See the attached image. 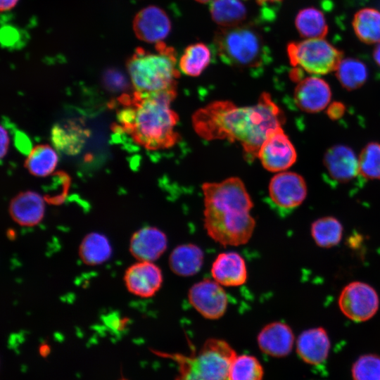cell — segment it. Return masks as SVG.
Masks as SVG:
<instances>
[{
    "instance_id": "6da1fadb",
    "label": "cell",
    "mask_w": 380,
    "mask_h": 380,
    "mask_svg": "<svg viewBox=\"0 0 380 380\" xmlns=\"http://www.w3.org/2000/svg\"><path fill=\"white\" fill-rule=\"evenodd\" d=\"M284 120L281 110L266 92L250 106H238L228 101L212 102L198 109L191 119L194 130L205 140L239 142L248 161L258 158L267 137L281 127Z\"/></svg>"
},
{
    "instance_id": "7a4b0ae2",
    "label": "cell",
    "mask_w": 380,
    "mask_h": 380,
    "mask_svg": "<svg viewBox=\"0 0 380 380\" xmlns=\"http://www.w3.org/2000/svg\"><path fill=\"white\" fill-rule=\"evenodd\" d=\"M204 201L203 226L215 242L240 246L251 238L255 220L251 215L253 203L243 182L230 177L202 186Z\"/></svg>"
},
{
    "instance_id": "3957f363",
    "label": "cell",
    "mask_w": 380,
    "mask_h": 380,
    "mask_svg": "<svg viewBox=\"0 0 380 380\" xmlns=\"http://www.w3.org/2000/svg\"><path fill=\"white\" fill-rule=\"evenodd\" d=\"M176 96L177 89L122 95L120 127L147 150L171 148L180 139L175 130L179 116L170 106Z\"/></svg>"
},
{
    "instance_id": "277c9868",
    "label": "cell",
    "mask_w": 380,
    "mask_h": 380,
    "mask_svg": "<svg viewBox=\"0 0 380 380\" xmlns=\"http://www.w3.org/2000/svg\"><path fill=\"white\" fill-rule=\"evenodd\" d=\"M213 47L222 62L234 68L258 72L270 61V51L262 34L253 25L220 27Z\"/></svg>"
},
{
    "instance_id": "5b68a950",
    "label": "cell",
    "mask_w": 380,
    "mask_h": 380,
    "mask_svg": "<svg viewBox=\"0 0 380 380\" xmlns=\"http://www.w3.org/2000/svg\"><path fill=\"white\" fill-rule=\"evenodd\" d=\"M176 64L175 50L160 42L152 51L137 48L126 66L134 91L152 93L177 89L179 72Z\"/></svg>"
},
{
    "instance_id": "8992f818",
    "label": "cell",
    "mask_w": 380,
    "mask_h": 380,
    "mask_svg": "<svg viewBox=\"0 0 380 380\" xmlns=\"http://www.w3.org/2000/svg\"><path fill=\"white\" fill-rule=\"evenodd\" d=\"M166 356L178 365L175 380H228L229 368L236 353L225 341L211 338L196 354Z\"/></svg>"
},
{
    "instance_id": "52a82bcc",
    "label": "cell",
    "mask_w": 380,
    "mask_h": 380,
    "mask_svg": "<svg viewBox=\"0 0 380 380\" xmlns=\"http://www.w3.org/2000/svg\"><path fill=\"white\" fill-rule=\"evenodd\" d=\"M287 53L292 65L312 75L335 70L341 60V53L323 37L291 43Z\"/></svg>"
},
{
    "instance_id": "ba28073f",
    "label": "cell",
    "mask_w": 380,
    "mask_h": 380,
    "mask_svg": "<svg viewBox=\"0 0 380 380\" xmlns=\"http://www.w3.org/2000/svg\"><path fill=\"white\" fill-rule=\"evenodd\" d=\"M338 304L346 317L355 322H362L370 319L377 312L379 298L372 286L355 281L343 287Z\"/></svg>"
},
{
    "instance_id": "9c48e42d",
    "label": "cell",
    "mask_w": 380,
    "mask_h": 380,
    "mask_svg": "<svg viewBox=\"0 0 380 380\" xmlns=\"http://www.w3.org/2000/svg\"><path fill=\"white\" fill-rule=\"evenodd\" d=\"M188 299L198 312L209 319L222 317L228 305L227 296L222 286L210 279L194 284L189 290Z\"/></svg>"
},
{
    "instance_id": "30bf717a",
    "label": "cell",
    "mask_w": 380,
    "mask_h": 380,
    "mask_svg": "<svg viewBox=\"0 0 380 380\" xmlns=\"http://www.w3.org/2000/svg\"><path fill=\"white\" fill-rule=\"evenodd\" d=\"M258 158L266 170L275 172L291 167L297 154L288 136L279 127L267 137L259 149Z\"/></svg>"
},
{
    "instance_id": "8fae6325",
    "label": "cell",
    "mask_w": 380,
    "mask_h": 380,
    "mask_svg": "<svg viewBox=\"0 0 380 380\" xmlns=\"http://www.w3.org/2000/svg\"><path fill=\"white\" fill-rule=\"evenodd\" d=\"M307 185L303 177L293 172H282L274 175L269 184L272 201L282 209L297 208L307 196Z\"/></svg>"
},
{
    "instance_id": "7c38bea8",
    "label": "cell",
    "mask_w": 380,
    "mask_h": 380,
    "mask_svg": "<svg viewBox=\"0 0 380 380\" xmlns=\"http://www.w3.org/2000/svg\"><path fill=\"white\" fill-rule=\"evenodd\" d=\"M132 27L139 39L155 44L163 42L172 27L167 14L156 6H148L139 11L134 18Z\"/></svg>"
},
{
    "instance_id": "4fadbf2b",
    "label": "cell",
    "mask_w": 380,
    "mask_h": 380,
    "mask_svg": "<svg viewBox=\"0 0 380 380\" xmlns=\"http://www.w3.org/2000/svg\"><path fill=\"white\" fill-rule=\"evenodd\" d=\"M124 280L130 293L141 298H150L160 289L163 274L153 262L139 261L126 270Z\"/></svg>"
},
{
    "instance_id": "5bb4252c",
    "label": "cell",
    "mask_w": 380,
    "mask_h": 380,
    "mask_svg": "<svg viewBox=\"0 0 380 380\" xmlns=\"http://www.w3.org/2000/svg\"><path fill=\"white\" fill-rule=\"evenodd\" d=\"M297 106L306 113H317L329 103L331 91L323 79L311 76L300 81L293 93Z\"/></svg>"
},
{
    "instance_id": "9a60e30c",
    "label": "cell",
    "mask_w": 380,
    "mask_h": 380,
    "mask_svg": "<svg viewBox=\"0 0 380 380\" xmlns=\"http://www.w3.org/2000/svg\"><path fill=\"white\" fill-rule=\"evenodd\" d=\"M331 349V341L327 331L314 327L303 331L296 342L298 357L310 365H319L326 361Z\"/></svg>"
},
{
    "instance_id": "2e32d148",
    "label": "cell",
    "mask_w": 380,
    "mask_h": 380,
    "mask_svg": "<svg viewBox=\"0 0 380 380\" xmlns=\"http://www.w3.org/2000/svg\"><path fill=\"white\" fill-rule=\"evenodd\" d=\"M167 239L155 227H144L132 236L129 251L139 261L153 262L166 251Z\"/></svg>"
},
{
    "instance_id": "e0dca14e",
    "label": "cell",
    "mask_w": 380,
    "mask_h": 380,
    "mask_svg": "<svg viewBox=\"0 0 380 380\" xmlns=\"http://www.w3.org/2000/svg\"><path fill=\"white\" fill-rule=\"evenodd\" d=\"M260 350L272 357H283L292 350L295 338L291 327L281 322L265 325L258 336Z\"/></svg>"
},
{
    "instance_id": "ac0fdd59",
    "label": "cell",
    "mask_w": 380,
    "mask_h": 380,
    "mask_svg": "<svg viewBox=\"0 0 380 380\" xmlns=\"http://www.w3.org/2000/svg\"><path fill=\"white\" fill-rule=\"evenodd\" d=\"M323 162L327 173L340 183L348 182L360 173L358 158L352 148L345 145L330 147Z\"/></svg>"
},
{
    "instance_id": "d6986e66",
    "label": "cell",
    "mask_w": 380,
    "mask_h": 380,
    "mask_svg": "<svg viewBox=\"0 0 380 380\" xmlns=\"http://www.w3.org/2000/svg\"><path fill=\"white\" fill-rule=\"evenodd\" d=\"M213 279L222 286H241L247 280V268L244 259L233 251L220 253L211 267Z\"/></svg>"
},
{
    "instance_id": "ffe728a7",
    "label": "cell",
    "mask_w": 380,
    "mask_h": 380,
    "mask_svg": "<svg viewBox=\"0 0 380 380\" xmlns=\"http://www.w3.org/2000/svg\"><path fill=\"white\" fill-rule=\"evenodd\" d=\"M9 214L19 225L33 227L43 219L45 203L40 194L26 191L19 193L12 198L9 204Z\"/></svg>"
},
{
    "instance_id": "44dd1931",
    "label": "cell",
    "mask_w": 380,
    "mask_h": 380,
    "mask_svg": "<svg viewBox=\"0 0 380 380\" xmlns=\"http://www.w3.org/2000/svg\"><path fill=\"white\" fill-rule=\"evenodd\" d=\"M203 251L196 245L182 244L171 252L169 266L175 274L190 277L199 272L203 263Z\"/></svg>"
},
{
    "instance_id": "7402d4cb",
    "label": "cell",
    "mask_w": 380,
    "mask_h": 380,
    "mask_svg": "<svg viewBox=\"0 0 380 380\" xmlns=\"http://www.w3.org/2000/svg\"><path fill=\"white\" fill-rule=\"evenodd\" d=\"M210 13L213 21L222 27L241 25L247 17V9L241 0H213Z\"/></svg>"
},
{
    "instance_id": "603a6c76",
    "label": "cell",
    "mask_w": 380,
    "mask_h": 380,
    "mask_svg": "<svg viewBox=\"0 0 380 380\" xmlns=\"http://www.w3.org/2000/svg\"><path fill=\"white\" fill-rule=\"evenodd\" d=\"M112 247L108 238L97 232L88 234L82 239L79 255L84 263L88 265H97L110 258Z\"/></svg>"
},
{
    "instance_id": "cb8c5ba5",
    "label": "cell",
    "mask_w": 380,
    "mask_h": 380,
    "mask_svg": "<svg viewBox=\"0 0 380 380\" xmlns=\"http://www.w3.org/2000/svg\"><path fill=\"white\" fill-rule=\"evenodd\" d=\"M58 160L56 151L49 145L34 146L25 161V166L32 175L44 177L51 175Z\"/></svg>"
},
{
    "instance_id": "d4e9b609",
    "label": "cell",
    "mask_w": 380,
    "mask_h": 380,
    "mask_svg": "<svg viewBox=\"0 0 380 380\" xmlns=\"http://www.w3.org/2000/svg\"><path fill=\"white\" fill-rule=\"evenodd\" d=\"M343 226L334 217L327 216L314 221L310 227L311 236L321 248H331L338 245L343 236Z\"/></svg>"
},
{
    "instance_id": "484cf974",
    "label": "cell",
    "mask_w": 380,
    "mask_h": 380,
    "mask_svg": "<svg viewBox=\"0 0 380 380\" xmlns=\"http://www.w3.org/2000/svg\"><path fill=\"white\" fill-rule=\"evenodd\" d=\"M211 60V50L202 42L190 44L182 55L179 67L189 76L196 77L208 67Z\"/></svg>"
},
{
    "instance_id": "4316f807",
    "label": "cell",
    "mask_w": 380,
    "mask_h": 380,
    "mask_svg": "<svg viewBox=\"0 0 380 380\" xmlns=\"http://www.w3.org/2000/svg\"><path fill=\"white\" fill-rule=\"evenodd\" d=\"M353 28L358 38L369 44L380 43V11L365 8L359 11L353 20Z\"/></svg>"
},
{
    "instance_id": "83f0119b",
    "label": "cell",
    "mask_w": 380,
    "mask_h": 380,
    "mask_svg": "<svg viewBox=\"0 0 380 380\" xmlns=\"http://www.w3.org/2000/svg\"><path fill=\"white\" fill-rule=\"evenodd\" d=\"M336 70L339 82L348 91L362 87L368 77L367 65L362 61L353 58L341 59Z\"/></svg>"
},
{
    "instance_id": "f1b7e54d",
    "label": "cell",
    "mask_w": 380,
    "mask_h": 380,
    "mask_svg": "<svg viewBox=\"0 0 380 380\" xmlns=\"http://www.w3.org/2000/svg\"><path fill=\"white\" fill-rule=\"evenodd\" d=\"M295 24L300 35L306 39L321 38L327 32L324 14L313 7L300 11L296 15Z\"/></svg>"
},
{
    "instance_id": "f546056e",
    "label": "cell",
    "mask_w": 380,
    "mask_h": 380,
    "mask_svg": "<svg viewBox=\"0 0 380 380\" xmlns=\"http://www.w3.org/2000/svg\"><path fill=\"white\" fill-rule=\"evenodd\" d=\"M263 369L254 356L236 355L230 366L228 380H262Z\"/></svg>"
},
{
    "instance_id": "4dcf8cb0",
    "label": "cell",
    "mask_w": 380,
    "mask_h": 380,
    "mask_svg": "<svg viewBox=\"0 0 380 380\" xmlns=\"http://www.w3.org/2000/svg\"><path fill=\"white\" fill-rule=\"evenodd\" d=\"M360 174L368 179H380V144L370 142L358 158Z\"/></svg>"
},
{
    "instance_id": "1f68e13d",
    "label": "cell",
    "mask_w": 380,
    "mask_h": 380,
    "mask_svg": "<svg viewBox=\"0 0 380 380\" xmlns=\"http://www.w3.org/2000/svg\"><path fill=\"white\" fill-rule=\"evenodd\" d=\"M353 380H380V355H360L351 367Z\"/></svg>"
},
{
    "instance_id": "d6a6232c",
    "label": "cell",
    "mask_w": 380,
    "mask_h": 380,
    "mask_svg": "<svg viewBox=\"0 0 380 380\" xmlns=\"http://www.w3.org/2000/svg\"><path fill=\"white\" fill-rule=\"evenodd\" d=\"M103 82L107 89L115 92L124 91L128 86L123 75L113 70H108L105 73Z\"/></svg>"
},
{
    "instance_id": "836d02e7",
    "label": "cell",
    "mask_w": 380,
    "mask_h": 380,
    "mask_svg": "<svg viewBox=\"0 0 380 380\" xmlns=\"http://www.w3.org/2000/svg\"><path fill=\"white\" fill-rule=\"evenodd\" d=\"M345 111L343 103L338 101L333 102L329 106L327 113V115L332 120H336L341 118Z\"/></svg>"
},
{
    "instance_id": "e575fe53",
    "label": "cell",
    "mask_w": 380,
    "mask_h": 380,
    "mask_svg": "<svg viewBox=\"0 0 380 380\" xmlns=\"http://www.w3.org/2000/svg\"><path fill=\"white\" fill-rule=\"evenodd\" d=\"M9 145V136L6 128L1 126V158L6 156Z\"/></svg>"
},
{
    "instance_id": "d590c367",
    "label": "cell",
    "mask_w": 380,
    "mask_h": 380,
    "mask_svg": "<svg viewBox=\"0 0 380 380\" xmlns=\"http://www.w3.org/2000/svg\"><path fill=\"white\" fill-rule=\"evenodd\" d=\"M19 0H0V10L1 12L12 9Z\"/></svg>"
},
{
    "instance_id": "8d00e7d4",
    "label": "cell",
    "mask_w": 380,
    "mask_h": 380,
    "mask_svg": "<svg viewBox=\"0 0 380 380\" xmlns=\"http://www.w3.org/2000/svg\"><path fill=\"white\" fill-rule=\"evenodd\" d=\"M373 57L375 62L380 67V43H379L376 46L373 53Z\"/></svg>"
},
{
    "instance_id": "74e56055",
    "label": "cell",
    "mask_w": 380,
    "mask_h": 380,
    "mask_svg": "<svg viewBox=\"0 0 380 380\" xmlns=\"http://www.w3.org/2000/svg\"><path fill=\"white\" fill-rule=\"evenodd\" d=\"M255 1L259 5H265V4H268L277 3L278 1H280L281 0H255Z\"/></svg>"
},
{
    "instance_id": "f35d334b",
    "label": "cell",
    "mask_w": 380,
    "mask_h": 380,
    "mask_svg": "<svg viewBox=\"0 0 380 380\" xmlns=\"http://www.w3.org/2000/svg\"><path fill=\"white\" fill-rule=\"evenodd\" d=\"M195 1L201 4H206V3L212 1L213 0H195Z\"/></svg>"
}]
</instances>
